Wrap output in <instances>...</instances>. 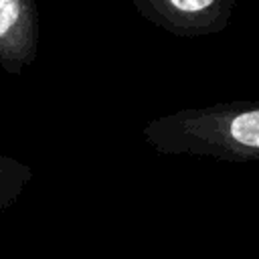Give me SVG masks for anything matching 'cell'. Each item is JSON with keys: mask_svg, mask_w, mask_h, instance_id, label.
Returning <instances> with one entry per match:
<instances>
[{"mask_svg": "<svg viewBox=\"0 0 259 259\" xmlns=\"http://www.w3.org/2000/svg\"><path fill=\"white\" fill-rule=\"evenodd\" d=\"M144 142L158 154L255 162L259 107L253 101H231L180 109L152 119L144 127Z\"/></svg>", "mask_w": 259, "mask_h": 259, "instance_id": "cell-1", "label": "cell"}, {"mask_svg": "<svg viewBox=\"0 0 259 259\" xmlns=\"http://www.w3.org/2000/svg\"><path fill=\"white\" fill-rule=\"evenodd\" d=\"M38 49L36 0H0V67L20 75Z\"/></svg>", "mask_w": 259, "mask_h": 259, "instance_id": "cell-2", "label": "cell"}, {"mask_svg": "<svg viewBox=\"0 0 259 259\" xmlns=\"http://www.w3.org/2000/svg\"><path fill=\"white\" fill-rule=\"evenodd\" d=\"M32 180V168L12 156L0 154V212L6 210Z\"/></svg>", "mask_w": 259, "mask_h": 259, "instance_id": "cell-4", "label": "cell"}, {"mask_svg": "<svg viewBox=\"0 0 259 259\" xmlns=\"http://www.w3.org/2000/svg\"><path fill=\"white\" fill-rule=\"evenodd\" d=\"M221 0H140L144 10L166 26L188 30H210V12L217 10Z\"/></svg>", "mask_w": 259, "mask_h": 259, "instance_id": "cell-3", "label": "cell"}]
</instances>
